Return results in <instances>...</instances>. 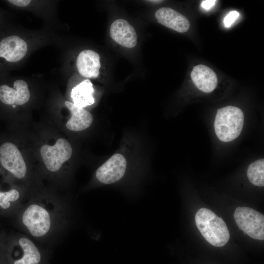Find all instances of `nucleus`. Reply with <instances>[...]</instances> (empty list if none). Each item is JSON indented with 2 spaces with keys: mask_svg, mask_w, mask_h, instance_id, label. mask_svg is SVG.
Listing matches in <instances>:
<instances>
[{
  "mask_svg": "<svg viewBox=\"0 0 264 264\" xmlns=\"http://www.w3.org/2000/svg\"><path fill=\"white\" fill-rule=\"evenodd\" d=\"M195 222L202 236L211 244L221 247L228 242L230 233L225 222L211 210L200 208L196 214Z\"/></svg>",
  "mask_w": 264,
  "mask_h": 264,
  "instance_id": "1",
  "label": "nucleus"
},
{
  "mask_svg": "<svg viewBox=\"0 0 264 264\" xmlns=\"http://www.w3.org/2000/svg\"><path fill=\"white\" fill-rule=\"evenodd\" d=\"M243 122V113L240 108L228 106L219 109L214 122L216 134L223 142L231 141L240 135Z\"/></svg>",
  "mask_w": 264,
  "mask_h": 264,
  "instance_id": "2",
  "label": "nucleus"
},
{
  "mask_svg": "<svg viewBox=\"0 0 264 264\" xmlns=\"http://www.w3.org/2000/svg\"><path fill=\"white\" fill-rule=\"evenodd\" d=\"M22 220L30 234L36 238L46 235L52 225L50 213L45 207L37 203L27 206L22 214Z\"/></svg>",
  "mask_w": 264,
  "mask_h": 264,
  "instance_id": "3",
  "label": "nucleus"
},
{
  "mask_svg": "<svg viewBox=\"0 0 264 264\" xmlns=\"http://www.w3.org/2000/svg\"><path fill=\"white\" fill-rule=\"evenodd\" d=\"M234 217L239 228L254 239H264V217L256 210L247 207H238Z\"/></svg>",
  "mask_w": 264,
  "mask_h": 264,
  "instance_id": "4",
  "label": "nucleus"
},
{
  "mask_svg": "<svg viewBox=\"0 0 264 264\" xmlns=\"http://www.w3.org/2000/svg\"><path fill=\"white\" fill-rule=\"evenodd\" d=\"M127 167L125 157L119 153L115 154L96 170V179L105 185L118 183L124 179Z\"/></svg>",
  "mask_w": 264,
  "mask_h": 264,
  "instance_id": "5",
  "label": "nucleus"
},
{
  "mask_svg": "<svg viewBox=\"0 0 264 264\" xmlns=\"http://www.w3.org/2000/svg\"><path fill=\"white\" fill-rule=\"evenodd\" d=\"M40 153L47 170L55 172L60 169L65 162L70 159L72 154V148L66 139L59 138L53 146H42Z\"/></svg>",
  "mask_w": 264,
  "mask_h": 264,
  "instance_id": "6",
  "label": "nucleus"
},
{
  "mask_svg": "<svg viewBox=\"0 0 264 264\" xmlns=\"http://www.w3.org/2000/svg\"><path fill=\"white\" fill-rule=\"evenodd\" d=\"M0 163L1 166L18 178L26 174V166L18 148L11 142L4 143L0 147Z\"/></svg>",
  "mask_w": 264,
  "mask_h": 264,
  "instance_id": "7",
  "label": "nucleus"
},
{
  "mask_svg": "<svg viewBox=\"0 0 264 264\" xmlns=\"http://www.w3.org/2000/svg\"><path fill=\"white\" fill-rule=\"evenodd\" d=\"M30 97L28 85L22 80H16L13 88L0 86V101L5 104L22 105L29 101Z\"/></svg>",
  "mask_w": 264,
  "mask_h": 264,
  "instance_id": "8",
  "label": "nucleus"
},
{
  "mask_svg": "<svg viewBox=\"0 0 264 264\" xmlns=\"http://www.w3.org/2000/svg\"><path fill=\"white\" fill-rule=\"evenodd\" d=\"M27 51L26 42L18 36H9L0 42V57L8 62L15 63L21 60Z\"/></svg>",
  "mask_w": 264,
  "mask_h": 264,
  "instance_id": "9",
  "label": "nucleus"
},
{
  "mask_svg": "<svg viewBox=\"0 0 264 264\" xmlns=\"http://www.w3.org/2000/svg\"><path fill=\"white\" fill-rule=\"evenodd\" d=\"M110 33L112 39L126 48H133L137 44V35L134 27L126 20L119 19L111 24Z\"/></svg>",
  "mask_w": 264,
  "mask_h": 264,
  "instance_id": "10",
  "label": "nucleus"
},
{
  "mask_svg": "<svg viewBox=\"0 0 264 264\" xmlns=\"http://www.w3.org/2000/svg\"><path fill=\"white\" fill-rule=\"evenodd\" d=\"M158 22L179 33L187 32L190 27V22L184 15L169 7H161L155 13Z\"/></svg>",
  "mask_w": 264,
  "mask_h": 264,
  "instance_id": "11",
  "label": "nucleus"
},
{
  "mask_svg": "<svg viewBox=\"0 0 264 264\" xmlns=\"http://www.w3.org/2000/svg\"><path fill=\"white\" fill-rule=\"evenodd\" d=\"M18 243L21 250L12 264H45L42 252L31 240L22 237Z\"/></svg>",
  "mask_w": 264,
  "mask_h": 264,
  "instance_id": "12",
  "label": "nucleus"
},
{
  "mask_svg": "<svg viewBox=\"0 0 264 264\" xmlns=\"http://www.w3.org/2000/svg\"><path fill=\"white\" fill-rule=\"evenodd\" d=\"M76 66L82 76L88 78H96L99 75L101 67L100 56L90 49L83 50L77 57Z\"/></svg>",
  "mask_w": 264,
  "mask_h": 264,
  "instance_id": "13",
  "label": "nucleus"
},
{
  "mask_svg": "<svg viewBox=\"0 0 264 264\" xmlns=\"http://www.w3.org/2000/svg\"><path fill=\"white\" fill-rule=\"evenodd\" d=\"M191 78L197 88L205 93L212 92L217 86L218 78L216 73L204 65L194 66L191 73Z\"/></svg>",
  "mask_w": 264,
  "mask_h": 264,
  "instance_id": "14",
  "label": "nucleus"
},
{
  "mask_svg": "<svg viewBox=\"0 0 264 264\" xmlns=\"http://www.w3.org/2000/svg\"><path fill=\"white\" fill-rule=\"evenodd\" d=\"M65 106L71 114L66 124V128L74 132H79L89 128L93 122V116L83 108L75 106L73 103L66 101Z\"/></svg>",
  "mask_w": 264,
  "mask_h": 264,
  "instance_id": "15",
  "label": "nucleus"
},
{
  "mask_svg": "<svg viewBox=\"0 0 264 264\" xmlns=\"http://www.w3.org/2000/svg\"><path fill=\"white\" fill-rule=\"evenodd\" d=\"M94 89L91 81L85 80L74 87L71 91L73 103L77 107L85 108L93 104Z\"/></svg>",
  "mask_w": 264,
  "mask_h": 264,
  "instance_id": "16",
  "label": "nucleus"
},
{
  "mask_svg": "<svg viewBox=\"0 0 264 264\" xmlns=\"http://www.w3.org/2000/svg\"><path fill=\"white\" fill-rule=\"evenodd\" d=\"M247 176L250 182L257 186L264 185V159H260L250 164Z\"/></svg>",
  "mask_w": 264,
  "mask_h": 264,
  "instance_id": "17",
  "label": "nucleus"
},
{
  "mask_svg": "<svg viewBox=\"0 0 264 264\" xmlns=\"http://www.w3.org/2000/svg\"><path fill=\"white\" fill-rule=\"evenodd\" d=\"M20 197V193L16 189H11L6 192H0V207L2 209H8L11 202L17 201Z\"/></svg>",
  "mask_w": 264,
  "mask_h": 264,
  "instance_id": "18",
  "label": "nucleus"
},
{
  "mask_svg": "<svg viewBox=\"0 0 264 264\" xmlns=\"http://www.w3.org/2000/svg\"><path fill=\"white\" fill-rule=\"evenodd\" d=\"M239 16V13L237 11L230 12L224 18L223 23L226 27H230Z\"/></svg>",
  "mask_w": 264,
  "mask_h": 264,
  "instance_id": "19",
  "label": "nucleus"
},
{
  "mask_svg": "<svg viewBox=\"0 0 264 264\" xmlns=\"http://www.w3.org/2000/svg\"><path fill=\"white\" fill-rule=\"evenodd\" d=\"M10 3L18 6L25 7L29 5L31 0H8Z\"/></svg>",
  "mask_w": 264,
  "mask_h": 264,
  "instance_id": "20",
  "label": "nucleus"
},
{
  "mask_svg": "<svg viewBox=\"0 0 264 264\" xmlns=\"http://www.w3.org/2000/svg\"><path fill=\"white\" fill-rule=\"evenodd\" d=\"M217 2V0H203L201 2V7L205 9H209L212 7Z\"/></svg>",
  "mask_w": 264,
  "mask_h": 264,
  "instance_id": "21",
  "label": "nucleus"
},
{
  "mask_svg": "<svg viewBox=\"0 0 264 264\" xmlns=\"http://www.w3.org/2000/svg\"><path fill=\"white\" fill-rule=\"evenodd\" d=\"M147 1L152 2V3H159L162 0H148Z\"/></svg>",
  "mask_w": 264,
  "mask_h": 264,
  "instance_id": "22",
  "label": "nucleus"
}]
</instances>
